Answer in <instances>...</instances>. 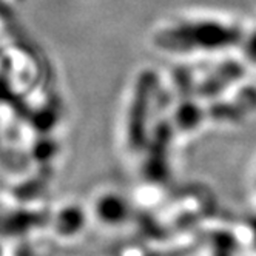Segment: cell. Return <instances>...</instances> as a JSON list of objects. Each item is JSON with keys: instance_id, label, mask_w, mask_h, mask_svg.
<instances>
[{"instance_id": "obj_2", "label": "cell", "mask_w": 256, "mask_h": 256, "mask_svg": "<svg viewBox=\"0 0 256 256\" xmlns=\"http://www.w3.org/2000/svg\"><path fill=\"white\" fill-rule=\"evenodd\" d=\"M248 54L254 59L256 58V39L253 38V40L250 42V46H248Z\"/></svg>"}, {"instance_id": "obj_1", "label": "cell", "mask_w": 256, "mask_h": 256, "mask_svg": "<svg viewBox=\"0 0 256 256\" xmlns=\"http://www.w3.org/2000/svg\"><path fill=\"white\" fill-rule=\"evenodd\" d=\"M238 32L233 30H228L222 25L214 24H199V25H190L184 26V30H178L170 34H167V44H176V45H187V46H206V48H214V46H224L230 45L236 40Z\"/></svg>"}]
</instances>
